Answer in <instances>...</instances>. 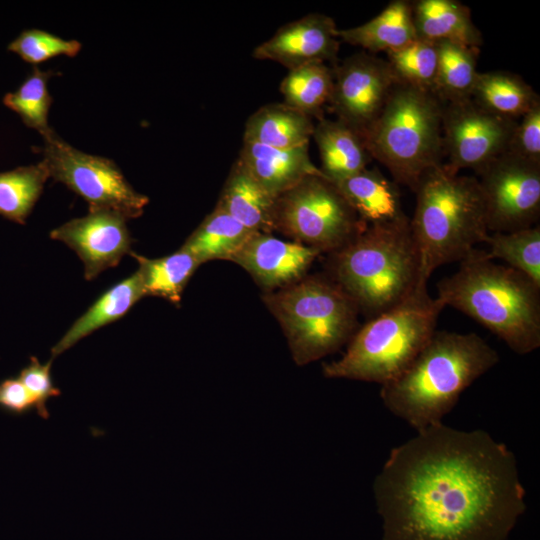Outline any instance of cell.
Wrapping results in <instances>:
<instances>
[{
    "label": "cell",
    "mask_w": 540,
    "mask_h": 540,
    "mask_svg": "<svg viewBox=\"0 0 540 540\" xmlns=\"http://www.w3.org/2000/svg\"><path fill=\"white\" fill-rule=\"evenodd\" d=\"M476 175L489 232H510L537 225L540 164L505 152Z\"/></svg>",
    "instance_id": "8fae6325"
},
{
    "label": "cell",
    "mask_w": 540,
    "mask_h": 540,
    "mask_svg": "<svg viewBox=\"0 0 540 540\" xmlns=\"http://www.w3.org/2000/svg\"><path fill=\"white\" fill-rule=\"evenodd\" d=\"M321 252L270 233H253L230 261L244 268L263 288H284L303 278Z\"/></svg>",
    "instance_id": "2e32d148"
},
{
    "label": "cell",
    "mask_w": 540,
    "mask_h": 540,
    "mask_svg": "<svg viewBox=\"0 0 540 540\" xmlns=\"http://www.w3.org/2000/svg\"><path fill=\"white\" fill-rule=\"evenodd\" d=\"M443 309L427 283H419L400 303L359 327L343 356L323 364V375L380 385L394 380L434 334Z\"/></svg>",
    "instance_id": "8992f818"
},
{
    "label": "cell",
    "mask_w": 540,
    "mask_h": 540,
    "mask_svg": "<svg viewBox=\"0 0 540 540\" xmlns=\"http://www.w3.org/2000/svg\"><path fill=\"white\" fill-rule=\"evenodd\" d=\"M54 74L36 66L16 91L7 93L3 98L4 105L16 112L26 126L37 130L42 137L53 131L48 124L52 97L47 83Z\"/></svg>",
    "instance_id": "d6a6232c"
},
{
    "label": "cell",
    "mask_w": 540,
    "mask_h": 540,
    "mask_svg": "<svg viewBox=\"0 0 540 540\" xmlns=\"http://www.w3.org/2000/svg\"><path fill=\"white\" fill-rule=\"evenodd\" d=\"M315 124L312 118L285 103L260 107L246 121L243 141L276 149L309 145Z\"/></svg>",
    "instance_id": "603a6c76"
},
{
    "label": "cell",
    "mask_w": 540,
    "mask_h": 540,
    "mask_svg": "<svg viewBox=\"0 0 540 540\" xmlns=\"http://www.w3.org/2000/svg\"><path fill=\"white\" fill-rule=\"evenodd\" d=\"M53 359L41 364L37 357L32 356L30 362L19 373L18 379L28 389L37 403V414L43 418H49L47 401L61 394L59 388L54 385L51 366Z\"/></svg>",
    "instance_id": "d590c367"
},
{
    "label": "cell",
    "mask_w": 540,
    "mask_h": 540,
    "mask_svg": "<svg viewBox=\"0 0 540 540\" xmlns=\"http://www.w3.org/2000/svg\"><path fill=\"white\" fill-rule=\"evenodd\" d=\"M410 227L419 260V281L440 266L460 262L489 231L477 177L453 174L442 165L428 171L416 190Z\"/></svg>",
    "instance_id": "277c9868"
},
{
    "label": "cell",
    "mask_w": 540,
    "mask_h": 540,
    "mask_svg": "<svg viewBox=\"0 0 540 540\" xmlns=\"http://www.w3.org/2000/svg\"><path fill=\"white\" fill-rule=\"evenodd\" d=\"M437 74L434 94L445 103L471 98L478 75V48L441 41L436 43Z\"/></svg>",
    "instance_id": "83f0119b"
},
{
    "label": "cell",
    "mask_w": 540,
    "mask_h": 540,
    "mask_svg": "<svg viewBox=\"0 0 540 540\" xmlns=\"http://www.w3.org/2000/svg\"><path fill=\"white\" fill-rule=\"evenodd\" d=\"M126 221L114 211L89 208L85 216L52 230L50 237L74 250L84 265L85 279L93 280L132 252V237Z\"/></svg>",
    "instance_id": "5bb4252c"
},
{
    "label": "cell",
    "mask_w": 540,
    "mask_h": 540,
    "mask_svg": "<svg viewBox=\"0 0 540 540\" xmlns=\"http://www.w3.org/2000/svg\"><path fill=\"white\" fill-rule=\"evenodd\" d=\"M312 137L320 155V171L332 183L367 168L372 160L363 137L337 119H319Z\"/></svg>",
    "instance_id": "d6986e66"
},
{
    "label": "cell",
    "mask_w": 540,
    "mask_h": 540,
    "mask_svg": "<svg viewBox=\"0 0 540 540\" xmlns=\"http://www.w3.org/2000/svg\"><path fill=\"white\" fill-rule=\"evenodd\" d=\"M43 139L41 161L49 177L81 196L89 208L108 209L127 220L142 215L148 197L129 184L112 160L82 152L54 131Z\"/></svg>",
    "instance_id": "30bf717a"
},
{
    "label": "cell",
    "mask_w": 540,
    "mask_h": 540,
    "mask_svg": "<svg viewBox=\"0 0 540 540\" xmlns=\"http://www.w3.org/2000/svg\"><path fill=\"white\" fill-rule=\"evenodd\" d=\"M276 198L255 181L236 160L223 186L217 206L253 232L274 230Z\"/></svg>",
    "instance_id": "44dd1931"
},
{
    "label": "cell",
    "mask_w": 540,
    "mask_h": 540,
    "mask_svg": "<svg viewBox=\"0 0 540 540\" xmlns=\"http://www.w3.org/2000/svg\"><path fill=\"white\" fill-rule=\"evenodd\" d=\"M485 243L490 260L500 259L540 286V226L510 232H492Z\"/></svg>",
    "instance_id": "4dcf8cb0"
},
{
    "label": "cell",
    "mask_w": 540,
    "mask_h": 540,
    "mask_svg": "<svg viewBox=\"0 0 540 540\" xmlns=\"http://www.w3.org/2000/svg\"><path fill=\"white\" fill-rule=\"evenodd\" d=\"M338 29L331 17L310 13L280 27L252 55L257 60L279 63L288 70L315 62H335L340 44Z\"/></svg>",
    "instance_id": "9a60e30c"
},
{
    "label": "cell",
    "mask_w": 540,
    "mask_h": 540,
    "mask_svg": "<svg viewBox=\"0 0 540 540\" xmlns=\"http://www.w3.org/2000/svg\"><path fill=\"white\" fill-rule=\"evenodd\" d=\"M471 99L490 113L515 121L540 102L530 85L506 71L478 72Z\"/></svg>",
    "instance_id": "d4e9b609"
},
{
    "label": "cell",
    "mask_w": 540,
    "mask_h": 540,
    "mask_svg": "<svg viewBox=\"0 0 540 540\" xmlns=\"http://www.w3.org/2000/svg\"><path fill=\"white\" fill-rule=\"evenodd\" d=\"M273 219L274 230L321 253L337 251L366 225L324 175L307 176L279 195Z\"/></svg>",
    "instance_id": "9c48e42d"
},
{
    "label": "cell",
    "mask_w": 540,
    "mask_h": 540,
    "mask_svg": "<svg viewBox=\"0 0 540 540\" xmlns=\"http://www.w3.org/2000/svg\"><path fill=\"white\" fill-rule=\"evenodd\" d=\"M373 492L381 540H506L526 510L513 452L442 422L391 449Z\"/></svg>",
    "instance_id": "6da1fadb"
},
{
    "label": "cell",
    "mask_w": 540,
    "mask_h": 540,
    "mask_svg": "<svg viewBox=\"0 0 540 540\" xmlns=\"http://www.w3.org/2000/svg\"><path fill=\"white\" fill-rule=\"evenodd\" d=\"M139 267L136 271L144 296H157L173 304H179L183 291L200 262L189 252L178 251L160 258H147L130 253Z\"/></svg>",
    "instance_id": "4316f807"
},
{
    "label": "cell",
    "mask_w": 540,
    "mask_h": 540,
    "mask_svg": "<svg viewBox=\"0 0 540 540\" xmlns=\"http://www.w3.org/2000/svg\"><path fill=\"white\" fill-rule=\"evenodd\" d=\"M48 178V170L42 161L0 172V215L24 224Z\"/></svg>",
    "instance_id": "f546056e"
},
{
    "label": "cell",
    "mask_w": 540,
    "mask_h": 540,
    "mask_svg": "<svg viewBox=\"0 0 540 540\" xmlns=\"http://www.w3.org/2000/svg\"><path fill=\"white\" fill-rule=\"evenodd\" d=\"M338 38L371 54L388 53L407 45L417 39L411 1H391L368 22L338 29Z\"/></svg>",
    "instance_id": "7402d4cb"
},
{
    "label": "cell",
    "mask_w": 540,
    "mask_h": 540,
    "mask_svg": "<svg viewBox=\"0 0 540 540\" xmlns=\"http://www.w3.org/2000/svg\"><path fill=\"white\" fill-rule=\"evenodd\" d=\"M334 184L365 224L389 223L407 217L397 183L388 180L377 168H365Z\"/></svg>",
    "instance_id": "ac0fdd59"
},
{
    "label": "cell",
    "mask_w": 540,
    "mask_h": 540,
    "mask_svg": "<svg viewBox=\"0 0 540 540\" xmlns=\"http://www.w3.org/2000/svg\"><path fill=\"white\" fill-rule=\"evenodd\" d=\"M253 233L216 205L181 248L200 264L217 259L231 260Z\"/></svg>",
    "instance_id": "484cf974"
},
{
    "label": "cell",
    "mask_w": 540,
    "mask_h": 540,
    "mask_svg": "<svg viewBox=\"0 0 540 540\" xmlns=\"http://www.w3.org/2000/svg\"><path fill=\"white\" fill-rule=\"evenodd\" d=\"M517 121L483 109L471 98L446 103L442 109L444 168L453 174L472 169L478 174L506 152Z\"/></svg>",
    "instance_id": "7c38bea8"
},
{
    "label": "cell",
    "mask_w": 540,
    "mask_h": 540,
    "mask_svg": "<svg viewBox=\"0 0 540 540\" xmlns=\"http://www.w3.org/2000/svg\"><path fill=\"white\" fill-rule=\"evenodd\" d=\"M333 69L315 62L288 70L280 83L283 103L312 117L323 118L333 89Z\"/></svg>",
    "instance_id": "f1b7e54d"
},
{
    "label": "cell",
    "mask_w": 540,
    "mask_h": 540,
    "mask_svg": "<svg viewBox=\"0 0 540 540\" xmlns=\"http://www.w3.org/2000/svg\"><path fill=\"white\" fill-rule=\"evenodd\" d=\"M442 109L433 93L394 85L364 141L395 183L415 191L428 171L443 164Z\"/></svg>",
    "instance_id": "52a82bcc"
},
{
    "label": "cell",
    "mask_w": 540,
    "mask_h": 540,
    "mask_svg": "<svg viewBox=\"0 0 540 540\" xmlns=\"http://www.w3.org/2000/svg\"><path fill=\"white\" fill-rule=\"evenodd\" d=\"M506 153L540 164V102L517 121Z\"/></svg>",
    "instance_id": "e575fe53"
},
{
    "label": "cell",
    "mask_w": 540,
    "mask_h": 540,
    "mask_svg": "<svg viewBox=\"0 0 540 540\" xmlns=\"http://www.w3.org/2000/svg\"><path fill=\"white\" fill-rule=\"evenodd\" d=\"M237 161L275 198L307 176L323 175L310 158L309 145L283 150L243 141Z\"/></svg>",
    "instance_id": "e0dca14e"
},
{
    "label": "cell",
    "mask_w": 540,
    "mask_h": 540,
    "mask_svg": "<svg viewBox=\"0 0 540 540\" xmlns=\"http://www.w3.org/2000/svg\"><path fill=\"white\" fill-rule=\"evenodd\" d=\"M330 269L331 279L371 318L400 303L421 283L410 218L366 224L332 252Z\"/></svg>",
    "instance_id": "5b68a950"
},
{
    "label": "cell",
    "mask_w": 540,
    "mask_h": 540,
    "mask_svg": "<svg viewBox=\"0 0 540 540\" xmlns=\"http://www.w3.org/2000/svg\"><path fill=\"white\" fill-rule=\"evenodd\" d=\"M333 77L328 105L337 120L364 139L397 83L389 64L374 54L360 52L336 65Z\"/></svg>",
    "instance_id": "4fadbf2b"
},
{
    "label": "cell",
    "mask_w": 540,
    "mask_h": 540,
    "mask_svg": "<svg viewBox=\"0 0 540 540\" xmlns=\"http://www.w3.org/2000/svg\"><path fill=\"white\" fill-rule=\"evenodd\" d=\"M80 49L81 43L77 40H65L39 29L23 31L8 45V50L34 65L60 55L74 57Z\"/></svg>",
    "instance_id": "836d02e7"
},
{
    "label": "cell",
    "mask_w": 540,
    "mask_h": 540,
    "mask_svg": "<svg viewBox=\"0 0 540 540\" xmlns=\"http://www.w3.org/2000/svg\"><path fill=\"white\" fill-rule=\"evenodd\" d=\"M411 4L417 38L480 49L482 34L473 23L466 5L457 0H417Z\"/></svg>",
    "instance_id": "ffe728a7"
},
{
    "label": "cell",
    "mask_w": 540,
    "mask_h": 540,
    "mask_svg": "<svg viewBox=\"0 0 540 540\" xmlns=\"http://www.w3.org/2000/svg\"><path fill=\"white\" fill-rule=\"evenodd\" d=\"M144 297L137 272L105 291L51 349L52 359L97 329L122 318Z\"/></svg>",
    "instance_id": "cb8c5ba5"
},
{
    "label": "cell",
    "mask_w": 540,
    "mask_h": 540,
    "mask_svg": "<svg viewBox=\"0 0 540 540\" xmlns=\"http://www.w3.org/2000/svg\"><path fill=\"white\" fill-rule=\"evenodd\" d=\"M499 362L476 333L435 331L412 363L381 385L383 405L416 431L442 422L460 395Z\"/></svg>",
    "instance_id": "7a4b0ae2"
},
{
    "label": "cell",
    "mask_w": 540,
    "mask_h": 540,
    "mask_svg": "<svg viewBox=\"0 0 540 540\" xmlns=\"http://www.w3.org/2000/svg\"><path fill=\"white\" fill-rule=\"evenodd\" d=\"M458 270L440 280L436 298L466 314L512 351L540 347V286L521 272L495 263L475 248Z\"/></svg>",
    "instance_id": "3957f363"
},
{
    "label": "cell",
    "mask_w": 540,
    "mask_h": 540,
    "mask_svg": "<svg viewBox=\"0 0 540 540\" xmlns=\"http://www.w3.org/2000/svg\"><path fill=\"white\" fill-rule=\"evenodd\" d=\"M386 61L397 83L434 94L438 61L436 43L417 38L388 52Z\"/></svg>",
    "instance_id": "1f68e13d"
},
{
    "label": "cell",
    "mask_w": 540,
    "mask_h": 540,
    "mask_svg": "<svg viewBox=\"0 0 540 540\" xmlns=\"http://www.w3.org/2000/svg\"><path fill=\"white\" fill-rule=\"evenodd\" d=\"M263 300L280 323L297 365L334 353L358 329V306L332 279L302 278Z\"/></svg>",
    "instance_id": "ba28073f"
},
{
    "label": "cell",
    "mask_w": 540,
    "mask_h": 540,
    "mask_svg": "<svg viewBox=\"0 0 540 540\" xmlns=\"http://www.w3.org/2000/svg\"><path fill=\"white\" fill-rule=\"evenodd\" d=\"M0 409L13 416H23L36 411L37 403L17 378H6L0 382Z\"/></svg>",
    "instance_id": "8d00e7d4"
}]
</instances>
